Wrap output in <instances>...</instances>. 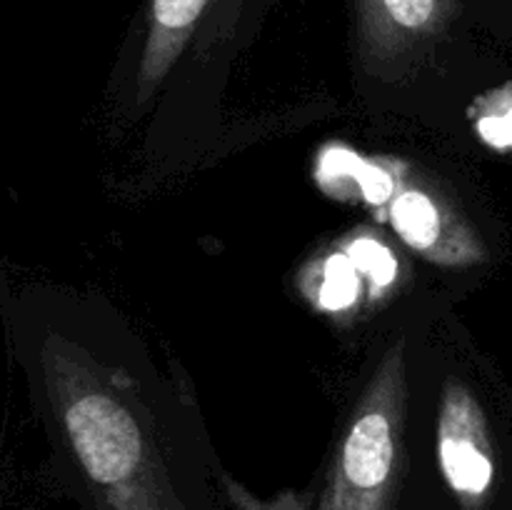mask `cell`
<instances>
[{
	"label": "cell",
	"mask_w": 512,
	"mask_h": 510,
	"mask_svg": "<svg viewBox=\"0 0 512 510\" xmlns=\"http://www.w3.org/2000/svg\"><path fill=\"white\" fill-rule=\"evenodd\" d=\"M508 93L510 90L500 93V98H495L493 108L485 110L478 123L485 143L495 145V148H512V95Z\"/></svg>",
	"instance_id": "cell-9"
},
{
	"label": "cell",
	"mask_w": 512,
	"mask_h": 510,
	"mask_svg": "<svg viewBox=\"0 0 512 510\" xmlns=\"http://www.w3.org/2000/svg\"><path fill=\"white\" fill-rule=\"evenodd\" d=\"M395 230L425 258L448 265L485 260V248L458 210L425 188H405L390 208Z\"/></svg>",
	"instance_id": "cell-4"
},
{
	"label": "cell",
	"mask_w": 512,
	"mask_h": 510,
	"mask_svg": "<svg viewBox=\"0 0 512 510\" xmlns=\"http://www.w3.org/2000/svg\"><path fill=\"white\" fill-rule=\"evenodd\" d=\"M405 355L395 345L375 370L340 443L318 510H393L400 488Z\"/></svg>",
	"instance_id": "cell-1"
},
{
	"label": "cell",
	"mask_w": 512,
	"mask_h": 510,
	"mask_svg": "<svg viewBox=\"0 0 512 510\" xmlns=\"http://www.w3.org/2000/svg\"><path fill=\"white\" fill-rule=\"evenodd\" d=\"M360 293V273L348 253H335L323 265V283L318 290V303L325 310H345L355 303Z\"/></svg>",
	"instance_id": "cell-6"
},
{
	"label": "cell",
	"mask_w": 512,
	"mask_h": 510,
	"mask_svg": "<svg viewBox=\"0 0 512 510\" xmlns=\"http://www.w3.org/2000/svg\"><path fill=\"white\" fill-rule=\"evenodd\" d=\"M230 498L238 505V510H308V500L295 498V495H285V498L273 500V503H260V500L250 498L243 488L230 483Z\"/></svg>",
	"instance_id": "cell-11"
},
{
	"label": "cell",
	"mask_w": 512,
	"mask_h": 510,
	"mask_svg": "<svg viewBox=\"0 0 512 510\" xmlns=\"http://www.w3.org/2000/svg\"><path fill=\"white\" fill-rule=\"evenodd\" d=\"M360 165H363V160L355 153H350V150H328L323 155V163H320V183L330 193H343L345 183H353L360 190Z\"/></svg>",
	"instance_id": "cell-8"
},
{
	"label": "cell",
	"mask_w": 512,
	"mask_h": 510,
	"mask_svg": "<svg viewBox=\"0 0 512 510\" xmlns=\"http://www.w3.org/2000/svg\"><path fill=\"white\" fill-rule=\"evenodd\" d=\"M358 33L375 63H398L435 43L460 13L458 0H355Z\"/></svg>",
	"instance_id": "cell-3"
},
{
	"label": "cell",
	"mask_w": 512,
	"mask_h": 510,
	"mask_svg": "<svg viewBox=\"0 0 512 510\" xmlns=\"http://www.w3.org/2000/svg\"><path fill=\"white\" fill-rule=\"evenodd\" d=\"M438 458L445 483L463 510H485L495 485V453L483 408L465 385L448 383L438 423Z\"/></svg>",
	"instance_id": "cell-2"
},
{
	"label": "cell",
	"mask_w": 512,
	"mask_h": 510,
	"mask_svg": "<svg viewBox=\"0 0 512 510\" xmlns=\"http://www.w3.org/2000/svg\"><path fill=\"white\" fill-rule=\"evenodd\" d=\"M210 0H153L150 28L140 60V83L153 88L183 53Z\"/></svg>",
	"instance_id": "cell-5"
},
{
	"label": "cell",
	"mask_w": 512,
	"mask_h": 510,
	"mask_svg": "<svg viewBox=\"0 0 512 510\" xmlns=\"http://www.w3.org/2000/svg\"><path fill=\"white\" fill-rule=\"evenodd\" d=\"M345 253L350 255V260L355 263L360 275L373 283V288H385L395 280V273H398V263H395L393 253L385 248L380 240L373 238H358L348 245Z\"/></svg>",
	"instance_id": "cell-7"
},
{
	"label": "cell",
	"mask_w": 512,
	"mask_h": 510,
	"mask_svg": "<svg viewBox=\"0 0 512 510\" xmlns=\"http://www.w3.org/2000/svg\"><path fill=\"white\" fill-rule=\"evenodd\" d=\"M358 185H360V195H363L368 203L380 205V203H385L390 195H393L395 178L388 173V170L380 168V165L363 163L360 165Z\"/></svg>",
	"instance_id": "cell-10"
}]
</instances>
